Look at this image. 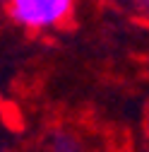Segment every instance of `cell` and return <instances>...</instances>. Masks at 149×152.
<instances>
[{
    "label": "cell",
    "mask_w": 149,
    "mask_h": 152,
    "mask_svg": "<svg viewBox=\"0 0 149 152\" xmlns=\"http://www.w3.org/2000/svg\"><path fill=\"white\" fill-rule=\"evenodd\" d=\"M10 10H12V17L17 22H22L24 27L39 29V27L48 24V17H46V10H43L41 0H12Z\"/></svg>",
    "instance_id": "6da1fadb"
},
{
    "label": "cell",
    "mask_w": 149,
    "mask_h": 152,
    "mask_svg": "<svg viewBox=\"0 0 149 152\" xmlns=\"http://www.w3.org/2000/svg\"><path fill=\"white\" fill-rule=\"evenodd\" d=\"M53 152H80V150H77V142H72L70 138H58Z\"/></svg>",
    "instance_id": "3957f363"
},
{
    "label": "cell",
    "mask_w": 149,
    "mask_h": 152,
    "mask_svg": "<svg viewBox=\"0 0 149 152\" xmlns=\"http://www.w3.org/2000/svg\"><path fill=\"white\" fill-rule=\"evenodd\" d=\"M48 24H60L72 15V0H41Z\"/></svg>",
    "instance_id": "7a4b0ae2"
}]
</instances>
